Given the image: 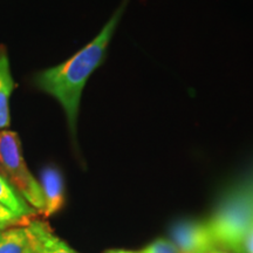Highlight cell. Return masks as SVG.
<instances>
[{
  "label": "cell",
  "instance_id": "1",
  "mask_svg": "<svg viewBox=\"0 0 253 253\" xmlns=\"http://www.w3.org/2000/svg\"><path fill=\"white\" fill-rule=\"evenodd\" d=\"M126 2L89 43L75 53L67 61L38 73L34 84L43 93L61 104L72 138H77V126L81 95L90 75L102 65L110 40L121 19Z\"/></svg>",
  "mask_w": 253,
  "mask_h": 253
},
{
  "label": "cell",
  "instance_id": "2",
  "mask_svg": "<svg viewBox=\"0 0 253 253\" xmlns=\"http://www.w3.org/2000/svg\"><path fill=\"white\" fill-rule=\"evenodd\" d=\"M207 223L218 248L238 252L243 238L253 226V179L230 191Z\"/></svg>",
  "mask_w": 253,
  "mask_h": 253
},
{
  "label": "cell",
  "instance_id": "3",
  "mask_svg": "<svg viewBox=\"0 0 253 253\" xmlns=\"http://www.w3.org/2000/svg\"><path fill=\"white\" fill-rule=\"evenodd\" d=\"M0 173L38 213L45 209L42 189L25 163L17 132L0 131Z\"/></svg>",
  "mask_w": 253,
  "mask_h": 253
},
{
  "label": "cell",
  "instance_id": "4",
  "mask_svg": "<svg viewBox=\"0 0 253 253\" xmlns=\"http://www.w3.org/2000/svg\"><path fill=\"white\" fill-rule=\"evenodd\" d=\"M171 242L183 253H207L217 249V242L207 221L186 220L171 229Z\"/></svg>",
  "mask_w": 253,
  "mask_h": 253
},
{
  "label": "cell",
  "instance_id": "5",
  "mask_svg": "<svg viewBox=\"0 0 253 253\" xmlns=\"http://www.w3.org/2000/svg\"><path fill=\"white\" fill-rule=\"evenodd\" d=\"M25 229L30 246L38 253H79L56 236L46 221L33 218Z\"/></svg>",
  "mask_w": 253,
  "mask_h": 253
},
{
  "label": "cell",
  "instance_id": "6",
  "mask_svg": "<svg viewBox=\"0 0 253 253\" xmlns=\"http://www.w3.org/2000/svg\"><path fill=\"white\" fill-rule=\"evenodd\" d=\"M40 185L45 199V209L41 214L48 218L58 213L65 204V183L62 173L54 167H46L41 171Z\"/></svg>",
  "mask_w": 253,
  "mask_h": 253
},
{
  "label": "cell",
  "instance_id": "7",
  "mask_svg": "<svg viewBox=\"0 0 253 253\" xmlns=\"http://www.w3.org/2000/svg\"><path fill=\"white\" fill-rule=\"evenodd\" d=\"M14 89V81L12 78L7 50L0 45V131L11 125L9 115V99Z\"/></svg>",
  "mask_w": 253,
  "mask_h": 253
},
{
  "label": "cell",
  "instance_id": "8",
  "mask_svg": "<svg viewBox=\"0 0 253 253\" xmlns=\"http://www.w3.org/2000/svg\"><path fill=\"white\" fill-rule=\"evenodd\" d=\"M0 204H2L21 219L30 221L38 213L25 199L18 194V191L0 173Z\"/></svg>",
  "mask_w": 253,
  "mask_h": 253
},
{
  "label": "cell",
  "instance_id": "9",
  "mask_svg": "<svg viewBox=\"0 0 253 253\" xmlns=\"http://www.w3.org/2000/svg\"><path fill=\"white\" fill-rule=\"evenodd\" d=\"M30 248L25 226L0 230V253H25Z\"/></svg>",
  "mask_w": 253,
  "mask_h": 253
},
{
  "label": "cell",
  "instance_id": "10",
  "mask_svg": "<svg viewBox=\"0 0 253 253\" xmlns=\"http://www.w3.org/2000/svg\"><path fill=\"white\" fill-rule=\"evenodd\" d=\"M141 253H183L169 239H157L142 250Z\"/></svg>",
  "mask_w": 253,
  "mask_h": 253
},
{
  "label": "cell",
  "instance_id": "11",
  "mask_svg": "<svg viewBox=\"0 0 253 253\" xmlns=\"http://www.w3.org/2000/svg\"><path fill=\"white\" fill-rule=\"evenodd\" d=\"M28 223H30V221L21 219L20 217L14 214L11 210H8V209L4 207V205L0 204V230L20 225V224H24L25 226L27 225Z\"/></svg>",
  "mask_w": 253,
  "mask_h": 253
},
{
  "label": "cell",
  "instance_id": "12",
  "mask_svg": "<svg viewBox=\"0 0 253 253\" xmlns=\"http://www.w3.org/2000/svg\"><path fill=\"white\" fill-rule=\"evenodd\" d=\"M237 253H253V226L246 232Z\"/></svg>",
  "mask_w": 253,
  "mask_h": 253
},
{
  "label": "cell",
  "instance_id": "13",
  "mask_svg": "<svg viewBox=\"0 0 253 253\" xmlns=\"http://www.w3.org/2000/svg\"><path fill=\"white\" fill-rule=\"evenodd\" d=\"M207 253H236V252H232L230 251V250H225V249H220V248H217V249H213L211 250V251H209Z\"/></svg>",
  "mask_w": 253,
  "mask_h": 253
},
{
  "label": "cell",
  "instance_id": "14",
  "mask_svg": "<svg viewBox=\"0 0 253 253\" xmlns=\"http://www.w3.org/2000/svg\"><path fill=\"white\" fill-rule=\"evenodd\" d=\"M106 253H141V252H132V251H126V250H110Z\"/></svg>",
  "mask_w": 253,
  "mask_h": 253
},
{
  "label": "cell",
  "instance_id": "15",
  "mask_svg": "<svg viewBox=\"0 0 253 253\" xmlns=\"http://www.w3.org/2000/svg\"><path fill=\"white\" fill-rule=\"evenodd\" d=\"M25 253H38V252H36V251H34V250H33V249H32V248H31V246H30V248H28V250H27V251H26V252H25Z\"/></svg>",
  "mask_w": 253,
  "mask_h": 253
}]
</instances>
